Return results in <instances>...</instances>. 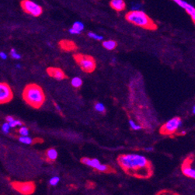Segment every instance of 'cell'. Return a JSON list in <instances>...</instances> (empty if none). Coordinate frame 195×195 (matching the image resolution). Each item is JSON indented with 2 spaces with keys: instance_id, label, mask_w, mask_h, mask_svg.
<instances>
[{
  "instance_id": "4",
  "label": "cell",
  "mask_w": 195,
  "mask_h": 195,
  "mask_svg": "<svg viewBox=\"0 0 195 195\" xmlns=\"http://www.w3.org/2000/svg\"><path fill=\"white\" fill-rule=\"evenodd\" d=\"M78 65L81 68L82 71L87 73H91L96 69V63L95 59L89 55H86L82 54H75L73 56Z\"/></svg>"
},
{
  "instance_id": "5",
  "label": "cell",
  "mask_w": 195,
  "mask_h": 195,
  "mask_svg": "<svg viewBox=\"0 0 195 195\" xmlns=\"http://www.w3.org/2000/svg\"><path fill=\"white\" fill-rule=\"evenodd\" d=\"M10 185L13 190L23 195L32 194L36 190V185L33 181H13L12 182Z\"/></svg>"
},
{
  "instance_id": "27",
  "label": "cell",
  "mask_w": 195,
  "mask_h": 195,
  "mask_svg": "<svg viewBox=\"0 0 195 195\" xmlns=\"http://www.w3.org/2000/svg\"><path fill=\"white\" fill-rule=\"evenodd\" d=\"M88 35H89L91 38H93V39H95V40H103L102 36L97 35V34H96V33H93V32H89V33H88Z\"/></svg>"
},
{
  "instance_id": "20",
  "label": "cell",
  "mask_w": 195,
  "mask_h": 195,
  "mask_svg": "<svg viewBox=\"0 0 195 195\" xmlns=\"http://www.w3.org/2000/svg\"><path fill=\"white\" fill-rule=\"evenodd\" d=\"M19 134L21 136H27L29 135V129L26 128V127H21L19 129Z\"/></svg>"
},
{
  "instance_id": "35",
  "label": "cell",
  "mask_w": 195,
  "mask_h": 195,
  "mask_svg": "<svg viewBox=\"0 0 195 195\" xmlns=\"http://www.w3.org/2000/svg\"><path fill=\"white\" fill-rule=\"evenodd\" d=\"M55 106H56V107H57V109H58V111H61V108H60V107H59V106H58V105L56 104H55Z\"/></svg>"
},
{
  "instance_id": "24",
  "label": "cell",
  "mask_w": 195,
  "mask_h": 195,
  "mask_svg": "<svg viewBox=\"0 0 195 195\" xmlns=\"http://www.w3.org/2000/svg\"><path fill=\"white\" fill-rule=\"evenodd\" d=\"M10 55H11V57L13 58V59H17V60L20 59V58H21L20 54H18L17 51H16L14 48L11 49V51H10Z\"/></svg>"
},
{
  "instance_id": "17",
  "label": "cell",
  "mask_w": 195,
  "mask_h": 195,
  "mask_svg": "<svg viewBox=\"0 0 195 195\" xmlns=\"http://www.w3.org/2000/svg\"><path fill=\"white\" fill-rule=\"evenodd\" d=\"M19 141L22 143H24V144L27 145H31L33 143H35L37 142V140H33L32 138H29L28 136H21V137L19 138Z\"/></svg>"
},
{
  "instance_id": "11",
  "label": "cell",
  "mask_w": 195,
  "mask_h": 195,
  "mask_svg": "<svg viewBox=\"0 0 195 195\" xmlns=\"http://www.w3.org/2000/svg\"><path fill=\"white\" fill-rule=\"evenodd\" d=\"M58 45L62 51H73L77 49V45H75V43L70 40H60Z\"/></svg>"
},
{
  "instance_id": "34",
  "label": "cell",
  "mask_w": 195,
  "mask_h": 195,
  "mask_svg": "<svg viewBox=\"0 0 195 195\" xmlns=\"http://www.w3.org/2000/svg\"><path fill=\"white\" fill-rule=\"evenodd\" d=\"M13 119V117H12V116H7L6 118V122L9 123V122H11Z\"/></svg>"
},
{
  "instance_id": "26",
  "label": "cell",
  "mask_w": 195,
  "mask_h": 195,
  "mask_svg": "<svg viewBox=\"0 0 195 195\" xmlns=\"http://www.w3.org/2000/svg\"><path fill=\"white\" fill-rule=\"evenodd\" d=\"M2 131L6 134H8L9 132V129H10V126H9V124L8 122H6L4 124H2Z\"/></svg>"
},
{
  "instance_id": "30",
  "label": "cell",
  "mask_w": 195,
  "mask_h": 195,
  "mask_svg": "<svg viewBox=\"0 0 195 195\" xmlns=\"http://www.w3.org/2000/svg\"><path fill=\"white\" fill-rule=\"evenodd\" d=\"M157 194H177L173 193V192H172V191H170V192H168V191H160V192H159Z\"/></svg>"
},
{
  "instance_id": "1",
  "label": "cell",
  "mask_w": 195,
  "mask_h": 195,
  "mask_svg": "<svg viewBox=\"0 0 195 195\" xmlns=\"http://www.w3.org/2000/svg\"><path fill=\"white\" fill-rule=\"evenodd\" d=\"M118 162L124 173L138 179H149L154 173L150 160L137 154H123L118 157Z\"/></svg>"
},
{
  "instance_id": "28",
  "label": "cell",
  "mask_w": 195,
  "mask_h": 195,
  "mask_svg": "<svg viewBox=\"0 0 195 195\" xmlns=\"http://www.w3.org/2000/svg\"><path fill=\"white\" fill-rule=\"evenodd\" d=\"M58 182H59V177H55L51 178L49 183H50V184L52 185V186H55V185H57V184H58Z\"/></svg>"
},
{
  "instance_id": "10",
  "label": "cell",
  "mask_w": 195,
  "mask_h": 195,
  "mask_svg": "<svg viewBox=\"0 0 195 195\" xmlns=\"http://www.w3.org/2000/svg\"><path fill=\"white\" fill-rule=\"evenodd\" d=\"M47 72H48L49 76L58 80H62L67 78V75L65 74L64 72L62 71L61 69H58V68L50 67L47 69Z\"/></svg>"
},
{
  "instance_id": "29",
  "label": "cell",
  "mask_w": 195,
  "mask_h": 195,
  "mask_svg": "<svg viewBox=\"0 0 195 195\" xmlns=\"http://www.w3.org/2000/svg\"><path fill=\"white\" fill-rule=\"evenodd\" d=\"M129 123H130V125H131V127L134 129V130H139V129L142 128V127L141 126H138L137 124H135V123L133 121L130 120L129 121Z\"/></svg>"
},
{
  "instance_id": "22",
  "label": "cell",
  "mask_w": 195,
  "mask_h": 195,
  "mask_svg": "<svg viewBox=\"0 0 195 195\" xmlns=\"http://www.w3.org/2000/svg\"><path fill=\"white\" fill-rule=\"evenodd\" d=\"M173 1H174L177 4L179 5L180 7H182V8L184 9H186V7L189 6V3H187V2H185V1H183V0H173Z\"/></svg>"
},
{
  "instance_id": "21",
  "label": "cell",
  "mask_w": 195,
  "mask_h": 195,
  "mask_svg": "<svg viewBox=\"0 0 195 195\" xmlns=\"http://www.w3.org/2000/svg\"><path fill=\"white\" fill-rule=\"evenodd\" d=\"M95 109L99 112L105 113V106L101 103H96L95 105Z\"/></svg>"
},
{
  "instance_id": "6",
  "label": "cell",
  "mask_w": 195,
  "mask_h": 195,
  "mask_svg": "<svg viewBox=\"0 0 195 195\" xmlns=\"http://www.w3.org/2000/svg\"><path fill=\"white\" fill-rule=\"evenodd\" d=\"M20 6L23 12L34 17L40 16L43 13L42 7L31 0H22L20 2Z\"/></svg>"
},
{
  "instance_id": "32",
  "label": "cell",
  "mask_w": 195,
  "mask_h": 195,
  "mask_svg": "<svg viewBox=\"0 0 195 195\" xmlns=\"http://www.w3.org/2000/svg\"><path fill=\"white\" fill-rule=\"evenodd\" d=\"M69 32L72 33V34H79V33H81V31H79L77 30L73 29V28H71V29L69 30Z\"/></svg>"
},
{
  "instance_id": "36",
  "label": "cell",
  "mask_w": 195,
  "mask_h": 195,
  "mask_svg": "<svg viewBox=\"0 0 195 195\" xmlns=\"http://www.w3.org/2000/svg\"><path fill=\"white\" fill-rule=\"evenodd\" d=\"M185 134H186V132H185V131H183V132H181V133H180V134H177V135H185Z\"/></svg>"
},
{
  "instance_id": "3",
  "label": "cell",
  "mask_w": 195,
  "mask_h": 195,
  "mask_svg": "<svg viewBox=\"0 0 195 195\" xmlns=\"http://www.w3.org/2000/svg\"><path fill=\"white\" fill-rule=\"evenodd\" d=\"M125 19L129 23L143 29L155 30L158 28L156 23L143 11L132 10L128 12L125 15Z\"/></svg>"
},
{
  "instance_id": "8",
  "label": "cell",
  "mask_w": 195,
  "mask_h": 195,
  "mask_svg": "<svg viewBox=\"0 0 195 195\" xmlns=\"http://www.w3.org/2000/svg\"><path fill=\"white\" fill-rule=\"evenodd\" d=\"M13 92L8 83L0 82V104H9L13 99Z\"/></svg>"
},
{
  "instance_id": "31",
  "label": "cell",
  "mask_w": 195,
  "mask_h": 195,
  "mask_svg": "<svg viewBox=\"0 0 195 195\" xmlns=\"http://www.w3.org/2000/svg\"><path fill=\"white\" fill-rule=\"evenodd\" d=\"M87 187L88 189H92L95 187V184L93 182H87Z\"/></svg>"
},
{
  "instance_id": "25",
  "label": "cell",
  "mask_w": 195,
  "mask_h": 195,
  "mask_svg": "<svg viewBox=\"0 0 195 195\" xmlns=\"http://www.w3.org/2000/svg\"><path fill=\"white\" fill-rule=\"evenodd\" d=\"M9 126H10V128H15V127L16 126H20V125H22V122L20 121L13 119L11 122H9Z\"/></svg>"
},
{
  "instance_id": "33",
  "label": "cell",
  "mask_w": 195,
  "mask_h": 195,
  "mask_svg": "<svg viewBox=\"0 0 195 195\" xmlns=\"http://www.w3.org/2000/svg\"><path fill=\"white\" fill-rule=\"evenodd\" d=\"M0 58L5 60V59H6L7 58V55L5 52H0Z\"/></svg>"
},
{
  "instance_id": "13",
  "label": "cell",
  "mask_w": 195,
  "mask_h": 195,
  "mask_svg": "<svg viewBox=\"0 0 195 195\" xmlns=\"http://www.w3.org/2000/svg\"><path fill=\"white\" fill-rule=\"evenodd\" d=\"M94 170L96 172H100V173H115L116 170L115 169H113L112 166H108V165H103L99 164L96 166L94 168Z\"/></svg>"
},
{
  "instance_id": "16",
  "label": "cell",
  "mask_w": 195,
  "mask_h": 195,
  "mask_svg": "<svg viewBox=\"0 0 195 195\" xmlns=\"http://www.w3.org/2000/svg\"><path fill=\"white\" fill-rule=\"evenodd\" d=\"M118 44L114 40H106L103 42V46L107 50H113L117 47Z\"/></svg>"
},
{
  "instance_id": "18",
  "label": "cell",
  "mask_w": 195,
  "mask_h": 195,
  "mask_svg": "<svg viewBox=\"0 0 195 195\" xmlns=\"http://www.w3.org/2000/svg\"><path fill=\"white\" fill-rule=\"evenodd\" d=\"M186 12L187 13L190 15V16L191 17L192 20H193V23H195V9L194 7L193 6H191V5L189 4V6L186 7V9H185Z\"/></svg>"
},
{
  "instance_id": "38",
  "label": "cell",
  "mask_w": 195,
  "mask_h": 195,
  "mask_svg": "<svg viewBox=\"0 0 195 195\" xmlns=\"http://www.w3.org/2000/svg\"><path fill=\"white\" fill-rule=\"evenodd\" d=\"M195 113V107L194 106V107H193V113Z\"/></svg>"
},
{
  "instance_id": "12",
  "label": "cell",
  "mask_w": 195,
  "mask_h": 195,
  "mask_svg": "<svg viewBox=\"0 0 195 195\" xmlns=\"http://www.w3.org/2000/svg\"><path fill=\"white\" fill-rule=\"evenodd\" d=\"M110 6L117 12L123 11L126 9V4L124 0H111L110 2Z\"/></svg>"
},
{
  "instance_id": "7",
  "label": "cell",
  "mask_w": 195,
  "mask_h": 195,
  "mask_svg": "<svg viewBox=\"0 0 195 195\" xmlns=\"http://www.w3.org/2000/svg\"><path fill=\"white\" fill-rule=\"evenodd\" d=\"M182 124L181 119L179 117H176L167 121L160 128V133L162 135H171L174 134Z\"/></svg>"
},
{
  "instance_id": "14",
  "label": "cell",
  "mask_w": 195,
  "mask_h": 195,
  "mask_svg": "<svg viewBox=\"0 0 195 195\" xmlns=\"http://www.w3.org/2000/svg\"><path fill=\"white\" fill-rule=\"evenodd\" d=\"M45 157H46L47 162L51 163V162H55L58 157V152L55 149H49L46 151Z\"/></svg>"
},
{
  "instance_id": "23",
  "label": "cell",
  "mask_w": 195,
  "mask_h": 195,
  "mask_svg": "<svg viewBox=\"0 0 195 195\" xmlns=\"http://www.w3.org/2000/svg\"><path fill=\"white\" fill-rule=\"evenodd\" d=\"M72 28L79 31H82L84 28V25L82 24L81 22H75L72 26Z\"/></svg>"
},
{
  "instance_id": "19",
  "label": "cell",
  "mask_w": 195,
  "mask_h": 195,
  "mask_svg": "<svg viewBox=\"0 0 195 195\" xmlns=\"http://www.w3.org/2000/svg\"><path fill=\"white\" fill-rule=\"evenodd\" d=\"M72 87H75V88H79L82 85V79L79 77L73 78L72 80Z\"/></svg>"
},
{
  "instance_id": "9",
  "label": "cell",
  "mask_w": 195,
  "mask_h": 195,
  "mask_svg": "<svg viewBox=\"0 0 195 195\" xmlns=\"http://www.w3.org/2000/svg\"><path fill=\"white\" fill-rule=\"evenodd\" d=\"M194 155L191 154L184 160L182 163L181 170L182 173H184L187 177L195 178V169L194 168Z\"/></svg>"
},
{
  "instance_id": "15",
  "label": "cell",
  "mask_w": 195,
  "mask_h": 195,
  "mask_svg": "<svg viewBox=\"0 0 195 195\" xmlns=\"http://www.w3.org/2000/svg\"><path fill=\"white\" fill-rule=\"evenodd\" d=\"M80 161H81V162L83 163V164L91 166V167H93V168H95L96 166L100 163V161L98 160H96V159H89V158H87V157L82 158Z\"/></svg>"
},
{
  "instance_id": "37",
  "label": "cell",
  "mask_w": 195,
  "mask_h": 195,
  "mask_svg": "<svg viewBox=\"0 0 195 195\" xmlns=\"http://www.w3.org/2000/svg\"><path fill=\"white\" fill-rule=\"evenodd\" d=\"M147 151H152L153 150V148H148V149H146Z\"/></svg>"
},
{
  "instance_id": "2",
  "label": "cell",
  "mask_w": 195,
  "mask_h": 195,
  "mask_svg": "<svg viewBox=\"0 0 195 195\" xmlns=\"http://www.w3.org/2000/svg\"><path fill=\"white\" fill-rule=\"evenodd\" d=\"M22 97L27 104L34 109H40L46 100L42 88L35 83H30L25 87Z\"/></svg>"
}]
</instances>
